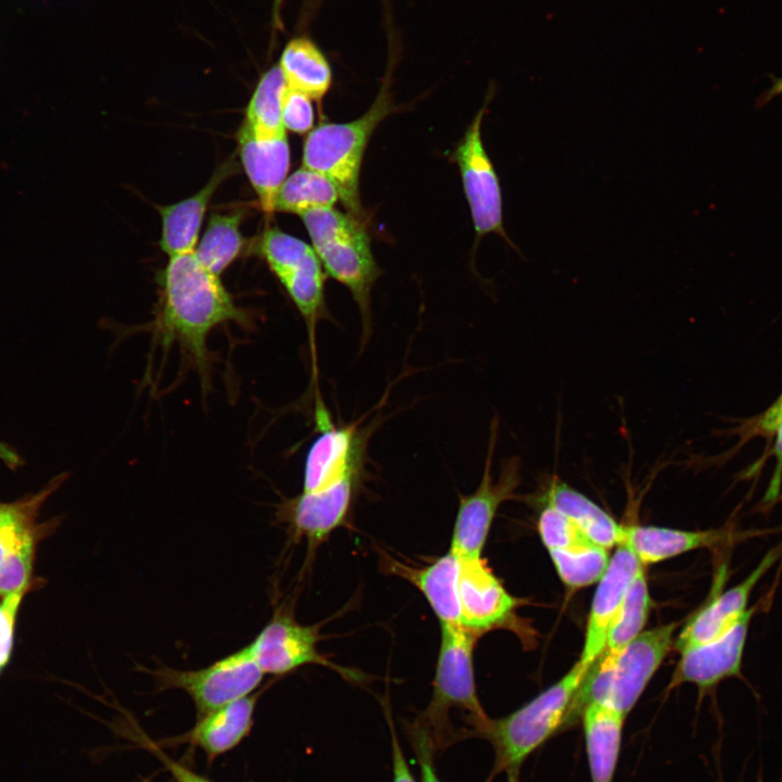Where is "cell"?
<instances>
[{"label": "cell", "instance_id": "obj_3", "mask_svg": "<svg viewBox=\"0 0 782 782\" xmlns=\"http://www.w3.org/2000/svg\"><path fill=\"white\" fill-rule=\"evenodd\" d=\"M301 217L323 267L350 290L357 305L364 345L371 335L370 293L381 274L369 237L354 215L333 207L307 211Z\"/></svg>", "mask_w": 782, "mask_h": 782}, {"label": "cell", "instance_id": "obj_1", "mask_svg": "<svg viewBox=\"0 0 782 782\" xmlns=\"http://www.w3.org/2000/svg\"><path fill=\"white\" fill-rule=\"evenodd\" d=\"M162 298L154 333L162 343H178L205 380L210 364L206 339L217 326L250 324L218 275L205 268L194 253L169 257L162 276Z\"/></svg>", "mask_w": 782, "mask_h": 782}, {"label": "cell", "instance_id": "obj_12", "mask_svg": "<svg viewBox=\"0 0 782 782\" xmlns=\"http://www.w3.org/2000/svg\"><path fill=\"white\" fill-rule=\"evenodd\" d=\"M319 626L301 625L278 608L248 646L264 674L280 677L310 664L337 668L319 653Z\"/></svg>", "mask_w": 782, "mask_h": 782}, {"label": "cell", "instance_id": "obj_36", "mask_svg": "<svg viewBox=\"0 0 782 782\" xmlns=\"http://www.w3.org/2000/svg\"><path fill=\"white\" fill-rule=\"evenodd\" d=\"M138 739L143 741L142 745L147 747L164 765V767L168 770V772L172 774L176 782H213L206 777L197 773L187 766L172 759L150 740L142 736H138Z\"/></svg>", "mask_w": 782, "mask_h": 782}, {"label": "cell", "instance_id": "obj_37", "mask_svg": "<svg viewBox=\"0 0 782 782\" xmlns=\"http://www.w3.org/2000/svg\"><path fill=\"white\" fill-rule=\"evenodd\" d=\"M388 723L390 728L392 748V782H415L390 716L388 718Z\"/></svg>", "mask_w": 782, "mask_h": 782}, {"label": "cell", "instance_id": "obj_34", "mask_svg": "<svg viewBox=\"0 0 782 782\" xmlns=\"http://www.w3.org/2000/svg\"><path fill=\"white\" fill-rule=\"evenodd\" d=\"M25 593H15L0 598V674L10 661L15 625Z\"/></svg>", "mask_w": 782, "mask_h": 782}, {"label": "cell", "instance_id": "obj_43", "mask_svg": "<svg viewBox=\"0 0 782 782\" xmlns=\"http://www.w3.org/2000/svg\"><path fill=\"white\" fill-rule=\"evenodd\" d=\"M507 782H519V771H508Z\"/></svg>", "mask_w": 782, "mask_h": 782}, {"label": "cell", "instance_id": "obj_26", "mask_svg": "<svg viewBox=\"0 0 782 782\" xmlns=\"http://www.w3.org/2000/svg\"><path fill=\"white\" fill-rule=\"evenodd\" d=\"M288 88L285 76L277 65L260 78L245 111V125L260 138H274L286 134L282 124V101Z\"/></svg>", "mask_w": 782, "mask_h": 782}, {"label": "cell", "instance_id": "obj_19", "mask_svg": "<svg viewBox=\"0 0 782 782\" xmlns=\"http://www.w3.org/2000/svg\"><path fill=\"white\" fill-rule=\"evenodd\" d=\"M748 532L732 529L684 531L654 526H623L622 542L642 565L661 562L697 548L717 547L745 539Z\"/></svg>", "mask_w": 782, "mask_h": 782}, {"label": "cell", "instance_id": "obj_22", "mask_svg": "<svg viewBox=\"0 0 782 782\" xmlns=\"http://www.w3.org/2000/svg\"><path fill=\"white\" fill-rule=\"evenodd\" d=\"M626 716L606 703H591L582 711L591 782H613Z\"/></svg>", "mask_w": 782, "mask_h": 782}, {"label": "cell", "instance_id": "obj_2", "mask_svg": "<svg viewBox=\"0 0 782 782\" xmlns=\"http://www.w3.org/2000/svg\"><path fill=\"white\" fill-rule=\"evenodd\" d=\"M586 670L579 660L560 680L519 709L471 726L474 734L489 741L494 749L489 781L502 771H519L528 756L564 730Z\"/></svg>", "mask_w": 782, "mask_h": 782}, {"label": "cell", "instance_id": "obj_13", "mask_svg": "<svg viewBox=\"0 0 782 782\" xmlns=\"http://www.w3.org/2000/svg\"><path fill=\"white\" fill-rule=\"evenodd\" d=\"M755 610V606L749 608L720 636L681 653L669 689L693 683L704 694L724 679L741 677L748 628Z\"/></svg>", "mask_w": 782, "mask_h": 782}, {"label": "cell", "instance_id": "obj_4", "mask_svg": "<svg viewBox=\"0 0 782 782\" xmlns=\"http://www.w3.org/2000/svg\"><path fill=\"white\" fill-rule=\"evenodd\" d=\"M392 111L388 86L361 117L348 123H323L303 146V167L327 176L337 187L344 206L354 216L361 212L360 169L366 144L379 123Z\"/></svg>", "mask_w": 782, "mask_h": 782}, {"label": "cell", "instance_id": "obj_24", "mask_svg": "<svg viewBox=\"0 0 782 782\" xmlns=\"http://www.w3.org/2000/svg\"><path fill=\"white\" fill-rule=\"evenodd\" d=\"M544 501L570 519L591 542L605 548L621 542L623 526L558 477L548 483Z\"/></svg>", "mask_w": 782, "mask_h": 782}, {"label": "cell", "instance_id": "obj_31", "mask_svg": "<svg viewBox=\"0 0 782 782\" xmlns=\"http://www.w3.org/2000/svg\"><path fill=\"white\" fill-rule=\"evenodd\" d=\"M313 252V247L276 227L267 229L260 241V253L279 280Z\"/></svg>", "mask_w": 782, "mask_h": 782}, {"label": "cell", "instance_id": "obj_25", "mask_svg": "<svg viewBox=\"0 0 782 782\" xmlns=\"http://www.w3.org/2000/svg\"><path fill=\"white\" fill-rule=\"evenodd\" d=\"M278 66L289 88L312 100L320 101L328 92L332 73L329 62L318 46L307 36L290 39L281 51Z\"/></svg>", "mask_w": 782, "mask_h": 782}, {"label": "cell", "instance_id": "obj_5", "mask_svg": "<svg viewBox=\"0 0 782 782\" xmlns=\"http://www.w3.org/2000/svg\"><path fill=\"white\" fill-rule=\"evenodd\" d=\"M478 634L462 625H441L432 698L415 721L429 733L436 749L454 739L447 716L451 708L464 709L470 724L488 718L477 695L474 674L472 653Z\"/></svg>", "mask_w": 782, "mask_h": 782}, {"label": "cell", "instance_id": "obj_16", "mask_svg": "<svg viewBox=\"0 0 782 782\" xmlns=\"http://www.w3.org/2000/svg\"><path fill=\"white\" fill-rule=\"evenodd\" d=\"M642 567L639 558L625 542L617 544V550L600 579L592 601L584 645L579 659L585 667L589 668L604 649L609 628L631 582Z\"/></svg>", "mask_w": 782, "mask_h": 782}, {"label": "cell", "instance_id": "obj_38", "mask_svg": "<svg viewBox=\"0 0 782 782\" xmlns=\"http://www.w3.org/2000/svg\"><path fill=\"white\" fill-rule=\"evenodd\" d=\"M777 431V441L774 445V455L777 457V467L775 471L773 474L772 480L769 484L767 494H766V502H770L775 500V497L779 494L780 484H781V475H782V422L778 427Z\"/></svg>", "mask_w": 782, "mask_h": 782}, {"label": "cell", "instance_id": "obj_40", "mask_svg": "<svg viewBox=\"0 0 782 782\" xmlns=\"http://www.w3.org/2000/svg\"><path fill=\"white\" fill-rule=\"evenodd\" d=\"M0 462L10 469H16L24 464L21 455L9 444L0 442Z\"/></svg>", "mask_w": 782, "mask_h": 782}, {"label": "cell", "instance_id": "obj_21", "mask_svg": "<svg viewBox=\"0 0 782 782\" xmlns=\"http://www.w3.org/2000/svg\"><path fill=\"white\" fill-rule=\"evenodd\" d=\"M267 686L197 718L180 741L202 749L210 760L234 749L250 734L257 701Z\"/></svg>", "mask_w": 782, "mask_h": 782}, {"label": "cell", "instance_id": "obj_9", "mask_svg": "<svg viewBox=\"0 0 782 782\" xmlns=\"http://www.w3.org/2000/svg\"><path fill=\"white\" fill-rule=\"evenodd\" d=\"M487 105H483L467 128L454 156L477 237L496 234L519 252L505 230L501 181L482 142L481 126Z\"/></svg>", "mask_w": 782, "mask_h": 782}, {"label": "cell", "instance_id": "obj_20", "mask_svg": "<svg viewBox=\"0 0 782 782\" xmlns=\"http://www.w3.org/2000/svg\"><path fill=\"white\" fill-rule=\"evenodd\" d=\"M239 155L247 176L254 188L262 210L275 211L279 188L287 178L290 149L287 135L260 138L242 124L238 131Z\"/></svg>", "mask_w": 782, "mask_h": 782}, {"label": "cell", "instance_id": "obj_8", "mask_svg": "<svg viewBox=\"0 0 782 782\" xmlns=\"http://www.w3.org/2000/svg\"><path fill=\"white\" fill-rule=\"evenodd\" d=\"M67 475L54 477L34 494L14 502H0V598L25 593L34 582L33 569L39 533V510L48 497L65 481Z\"/></svg>", "mask_w": 782, "mask_h": 782}, {"label": "cell", "instance_id": "obj_14", "mask_svg": "<svg viewBox=\"0 0 782 782\" xmlns=\"http://www.w3.org/2000/svg\"><path fill=\"white\" fill-rule=\"evenodd\" d=\"M676 623L638 634L619 653L606 704L627 716L658 669L672 643Z\"/></svg>", "mask_w": 782, "mask_h": 782}, {"label": "cell", "instance_id": "obj_27", "mask_svg": "<svg viewBox=\"0 0 782 782\" xmlns=\"http://www.w3.org/2000/svg\"><path fill=\"white\" fill-rule=\"evenodd\" d=\"M340 199L336 185L324 174L301 167L285 179L275 200V211L295 213L332 207Z\"/></svg>", "mask_w": 782, "mask_h": 782}, {"label": "cell", "instance_id": "obj_30", "mask_svg": "<svg viewBox=\"0 0 782 782\" xmlns=\"http://www.w3.org/2000/svg\"><path fill=\"white\" fill-rule=\"evenodd\" d=\"M548 552L559 578L572 589L598 581L610 560L607 548L592 542L569 550Z\"/></svg>", "mask_w": 782, "mask_h": 782}, {"label": "cell", "instance_id": "obj_18", "mask_svg": "<svg viewBox=\"0 0 782 782\" xmlns=\"http://www.w3.org/2000/svg\"><path fill=\"white\" fill-rule=\"evenodd\" d=\"M382 567L412 583L426 598L440 625H461L458 580L461 559L451 551L422 566L407 565L383 554Z\"/></svg>", "mask_w": 782, "mask_h": 782}, {"label": "cell", "instance_id": "obj_32", "mask_svg": "<svg viewBox=\"0 0 782 782\" xmlns=\"http://www.w3.org/2000/svg\"><path fill=\"white\" fill-rule=\"evenodd\" d=\"M538 528L548 551L569 550L591 543L570 519L550 504L542 509Z\"/></svg>", "mask_w": 782, "mask_h": 782}, {"label": "cell", "instance_id": "obj_11", "mask_svg": "<svg viewBox=\"0 0 782 782\" xmlns=\"http://www.w3.org/2000/svg\"><path fill=\"white\" fill-rule=\"evenodd\" d=\"M362 472L318 491L302 492L283 500L277 508L278 522L286 524L294 540L305 539L315 548L346 519Z\"/></svg>", "mask_w": 782, "mask_h": 782}, {"label": "cell", "instance_id": "obj_29", "mask_svg": "<svg viewBox=\"0 0 782 782\" xmlns=\"http://www.w3.org/2000/svg\"><path fill=\"white\" fill-rule=\"evenodd\" d=\"M649 608L651 598L642 567L631 582L622 605L609 628L604 649L621 652L629 642L642 632Z\"/></svg>", "mask_w": 782, "mask_h": 782}, {"label": "cell", "instance_id": "obj_39", "mask_svg": "<svg viewBox=\"0 0 782 782\" xmlns=\"http://www.w3.org/2000/svg\"><path fill=\"white\" fill-rule=\"evenodd\" d=\"M782 422V395L778 401L765 413L760 419L759 427L765 432H773Z\"/></svg>", "mask_w": 782, "mask_h": 782}, {"label": "cell", "instance_id": "obj_33", "mask_svg": "<svg viewBox=\"0 0 782 782\" xmlns=\"http://www.w3.org/2000/svg\"><path fill=\"white\" fill-rule=\"evenodd\" d=\"M282 124L285 129L292 133L310 131L314 125L312 99L288 87L282 101Z\"/></svg>", "mask_w": 782, "mask_h": 782}, {"label": "cell", "instance_id": "obj_28", "mask_svg": "<svg viewBox=\"0 0 782 782\" xmlns=\"http://www.w3.org/2000/svg\"><path fill=\"white\" fill-rule=\"evenodd\" d=\"M242 213L213 214L203 237L193 251L198 261L219 275L240 253L244 244L240 231Z\"/></svg>", "mask_w": 782, "mask_h": 782}, {"label": "cell", "instance_id": "obj_7", "mask_svg": "<svg viewBox=\"0 0 782 782\" xmlns=\"http://www.w3.org/2000/svg\"><path fill=\"white\" fill-rule=\"evenodd\" d=\"M497 430V418H493L481 480L472 493L459 496L450 548L459 559L481 557L497 508L513 496L520 480L521 461L518 456L503 459L497 480L492 477Z\"/></svg>", "mask_w": 782, "mask_h": 782}, {"label": "cell", "instance_id": "obj_23", "mask_svg": "<svg viewBox=\"0 0 782 782\" xmlns=\"http://www.w3.org/2000/svg\"><path fill=\"white\" fill-rule=\"evenodd\" d=\"M230 165L220 166L195 194L159 209L162 217L160 244L169 257L194 251L207 204L219 184L231 173Z\"/></svg>", "mask_w": 782, "mask_h": 782}, {"label": "cell", "instance_id": "obj_15", "mask_svg": "<svg viewBox=\"0 0 782 782\" xmlns=\"http://www.w3.org/2000/svg\"><path fill=\"white\" fill-rule=\"evenodd\" d=\"M781 555L782 544L769 551L742 582L715 595L682 629L676 642L677 649L683 653L731 629L748 611L752 591Z\"/></svg>", "mask_w": 782, "mask_h": 782}, {"label": "cell", "instance_id": "obj_6", "mask_svg": "<svg viewBox=\"0 0 782 782\" xmlns=\"http://www.w3.org/2000/svg\"><path fill=\"white\" fill-rule=\"evenodd\" d=\"M136 669L150 674L157 691L175 689L187 693L197 718L255 692L265 676L249 646L195 670L175 669L161 663L154 668L137 665Z\"/></svg>", "mask_w": 782, "mask_h": 782}, {"label": "cell", "instance_id": "obj_10", "mask_svg": "<svg viewBox=\"0 0 782 782\" xmlns=\"http://www.w3.org/2000/svg\"><path fill=\"white\" fill-rule=\"evenodd\" d=\"M314 417L319 434L305 457L302 492L321 490L364 468L366 434L357 424L337 426L320 394L314 398Z\"/></svg>", "mask_w": 782, "mask_h": 782}, {"label": "cell", "instance_id": "obj_17", "mask_svg": "<svg viewBox=\"0 0 782 782\" xmlns=\"http://www.w3.org/2000/svg\"><path fill=\"white\" fill-rule=\"evenodd\" d=\"M458 596L461 625L477 633L502 625L516 606L481 557L461 559Z\"/></svg>", "mask_w": 782, "mask_h": 782}, {"label": "cell", "instance_id": "obj_35", "mask_svg": "<svg viewBox=\"0 0 782 782\" xmlns=\"http://www.w3.org/2000/svg\"><path fill=\"white\" fill-rule=\"evenodd\" d=\"M408 737L420 768V782H441L433 766L434 744L429 733L419 724L408 728Z\"/></svg>", "mask_w": 782, "mask_h": 782}, {"label": "cell", "instance_id": "obj_41", "mask_svg": "<svg viewBox=\"0 0 782 782\" xmlns=\"http://www.w3.org/2000/svg\"><path fill=\"white\" fill-rule=\"evenodd\" d=\"M771 81V86L760 97L762 104L782 93V77H773Z\"/></svg>", "mask_w": 782, "mask_h": 782}, {"label": "cell", "instance_id": "obj_42", "mask_svg": "<svg viewBox=\"0 0 782 782\" xmlns=\"http://www.w3.org/2000/svg\"><path fill=\"white\" fill-rule=\"evenodd\" d=\"M285 0H273V24L277 29L282 28L281 9Z\"/></svg>", "mask_w": 782, "mask_h": 782}]
</instances>
